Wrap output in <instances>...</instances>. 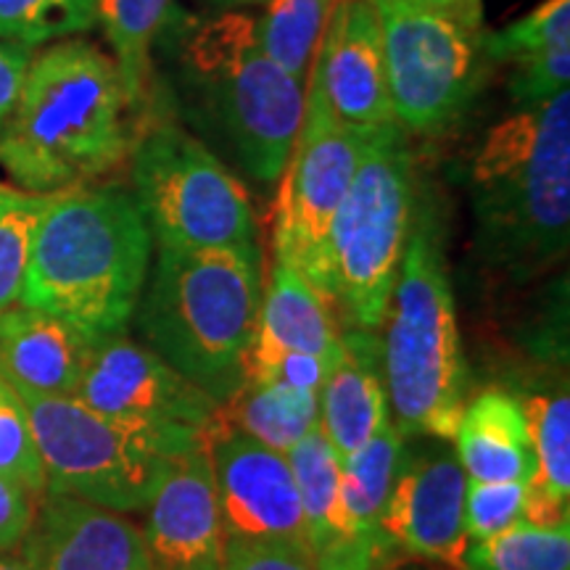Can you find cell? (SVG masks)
Returning <instances> with one entry per match:
<instances>
[{
	"mask_svg": "<svg viewBox=\"0 0 570 570\" xmlns=\"http://www.w3.org/2000/svg\"><path fill=\"white\" fill-rule=\"evenodd\" d=\"M132 111L114 59L92 42H59L30 61L0 127V167L30 194L82 188L132 151Z\"/></svg>",
	"mask_w": 570,
	"mask_h": 570,
	"instance_id": "cell-1",
	"label": "cell"
},
{
	"mask_svg": "<svg viewBox=\"0 0 570 570\" xmlns=\"http://www.w3.org/2000/svg\"><path fill=\"white\" fill-rule=\"evenodd\" d=\"M473 244L491 273L529 283L560 265L570 238V92L515 109L470 164Z\"/></svg>",
	"mask_w": 570,
	"mask_h": 570,
	"instance_id": "cell-2",
	"label": "cell"
},
{
	"mask_svg": "<svg viewBox=\"0 0 570 570\" xmlns=\"http://www.w3.org/2000/svg\"><path fill=\"white\" fill-rule=\"evenodd\" d=\"M154 235L125 190H63L42 214L19 304L63 320L90 344L127 331Z\"/></svg>",
	"mask_w": 570,
	"mask_h": 570,
	"instance_id": "cell-3",
	"label": "cell"
},
{
	"mask_svg": "<svg viewBox=\"0 0 570 570\" xmlns=\"http://www.w3.org/2000/svg\"><path fill=\"white\" fill-rule=\"evenodd\" d=\"M259 309V248H159L135 315L146 346L219 404L244 383Z\"/></svg>",
	"mask_w": 570,
	"mask_h": 570,
	"instance_id": "cell-4",
	"label": "cell"
},
{
	"mask_svg": "<svg viewBox=\"0 0 570 570\" xmlns=\"http://www.w3.org/2000/svg\"><path fill=\"white\" fill-rule=\"evenodd\" d=\"M381 327L383 386L394 425L404 439H452L468 404L470 375L444 244L431 209L420 212L412 225Z\"/></svg>",
	"mask_w": 570,
	"mask_h": 570,
	"instance_id": "cell-5",
	"label": "cell"
},
{
	"mask_svg": "<svg viewBox=\"0 0 570 570\" xmlns=\"http://www.w3.org/2000/svg\"><path fill=\"white\" fill-rule=\"evenodd\" d=\"M183 80L212 132L248 177L283 175L306 111V85L262 53L254 17L223 13L185 35Z\"/></svg>",
	"mask_w": 570,
	"mask_h": 570,
	"instance_id": "cell-6",
	"label": "cell"
},
{
	"mask_svg": "<svg viewBox=\"0 0 570 570\" xmlns=\"http://www.w3.org/2000/svg\"><path fill=\"white\" fill-rule=\"evenodd\" d=\"M17 399L46 468L48 494L77 497L114 512L146 510L177 462L206 441V431L111 417L75 396Z\"/></svg>",
	"mask_w": 570,
	"mask_h": 570,
	"instance_id": "cell-7",
	"label": "cell"
},
{
	"mask_svg": "<svg viewBox=\"0 0 570 570\" xmlns=\"http://www.w3.org/2000/svg\"><path fill=\"white\" fill-rule=\"evenodd\" d=\"M415 209L404 132L391 125L362 138L356 173L331 230V306L354 331H381Z\"/></svg>",
	"mask_w": 570,
	"mask_h": 570,
	"instance_id": "cell-8",
	"label": "cell"
},
{
	"mask_svg": "<svg viewBox=\"0 0 570 570\" xmlns=\"http://www.w3.org/2000/svg\"><path fill=\"white\" fill-rule=\"evenodd\" d=\"M132 185L161 248H259L246 188L202 140L156 125L132 146Z\"/></svg>",
	"mask_w": 570,
	"mask_h": 570,
	"instance_id": "cell-9",
	"label": "cell"
},
{
	"mask_svg": "<svg viewBox=\"0 0 570 570\" xmlns=\"http://www.w3.org/2000/svg\"><path fill=\"white\" fill-rule=\"evenodd\" d=\"M394 122L402 132L439 135L465 114L483 80V27L410 0H373Z\"/></svg>",
	"mask_w": 570,
	"mask_h": 570,
	"instance_id": "cell-10",
	"label": "cell"
},
{
	"mask_svg": "<svg viewBox=\"0 0 570 570\" xmlns=\"http://www.w3.org/2000/svg\"><path fill=\"white\" fill-rule=\"evenodd\" d=\"M362 138L336 119L309 80L302 130L275 202V259L288 262L331 304V230L360 161Z\"/></svg>",
	"mask_w": 570,
	"mask_h": 570,
	"instance_id": "cell-11",
	"label": "cell"
},
{
	"mask_svg": "<svg viewBox=\"0 0 570 570\" xmlns=\"http://www.w3.org/2000/svg\"><path fill=\"white\" fill-rule=\"evenodd\" d=\"M206 444L225 537L309 554L302 497L288 458L225 428H206Z\"/></svg>",
	"mask_w": 570,
	"mask_h": 570,
	"instance_id": "cell-12",
	"label": "cell"
},
{
	"mask_svg": "<svg viewBox=\"0 0 570 570\" xmlns=\"http://www.w3.org/2000/svg\"><path fill=\"white\" fill-rule=\"evenodd\" d=\"M75 399L111 417L196 431H206L217 412L206 391L125 333L92 344Z\"/></svg>",
	"mask_w": 570,
	"mask_h": 570,
	"instance_id": "cell-13",
	"label": "cell"
},
{
	"mask_svg": "<svg viewBox=\"0 0 570 570\" xmlns=\"http://www.w3.org/2000/svg\"><path fill=\"white\" fill-rule=\"evenodd\" d=\"M468 475L446 446L404 454L391 487L381 529L391 550L410 558L462 566Z\"/></svg>",
	"mask_w": 570,
	"mask_h": 570,
	"instance_id": "cell-14",
	"label": "cell"
},
{
	"mask_svg": "<svg viewBox=\"0 0 570 570\" xmlns=\"http://www.w3.org/2000/svg\"><path fill=\"white\" fill-rule=\"evenodd\" d=\"M309 80L323 90L338 122L360 138L396 125L373 0H338L333 6Z\"/></svg>",
	"mask_w": 570,
	"mask_h": 570,
	"instance_id": "cell-15",
	"label": "cell"
},
{
	"mask_svg": "<svg viewBox=\"0 0 570 570\" xmlns=\"http://www.w3.org/2000/svg\"><path fill=\"white\" fill-rule=\"evenodd\" d=\"M146 512L140 531L151 570H225L227 537L206 441L177 462Z\"/></svg>",
	"mask_w": 570,
	"mask_h": 570,
	"instance_id": "cell-16",
	"label": "cell"
},
{
	"mask_svg": "<svg viewBox=\"0 0 570 570\" xmlns=\"http://www.w3.org/2000/svg\"><path fill=\"white\" fill-rule=\"evenodd\" d=\"M30 570H151L142 531L122 512L67 494H42L24 539Z\"/></svg>",
	"mask_w": 570,
	"mask_h": 570,
	"instance_id": "cell-17",
	"label": "cell"
},
{
	"mask_svg": "<svg viewBox=\"0 0 570 570\" xmlns=\"http://www.w3.org/2000/svg\"><path fill=\"white\" fill-rule=\"evenodd\" d=\"M402 431L389 423L348 458L341 460L336 529L320 552L312 554L317 570H377L389 562V539L383 537L381 520L391 487L402 468Z\"/></svg>",
	"mask_w": 570,
	"mask_h": 570,
	"instance_id": "cell-18",
	"label": "cell"
},
{
	"mask_svg": "<svg viewBox=\"0 0 570 570\" xmlns=\"http://www.w3.org/2000/svg\"><path fill=\"white\" fill-rule=\"evenodd\" d=\"M92 344L32 306L0 312V375L17 394L75 396Z\"/></svg>",
	"mask_w": 570,
	"mask_h": 570,
	"instance_id": "cell-19",
	"label": "cell"
},
{
	"mask_svg": "<svg viewBox=\"0 0 570 570\" xmlns=\"http://www.w3.org/2000/svg\"><path fill=\"white\" fill-rule=\"evenodd\" d=\"M283 352H306L336 365L344 341L331 304L288 262L275 259L267 296H262L256 336L246 354L244 383H259Z\"/></svg>",
	"mask_w": 570,
	"mask_h": 570,
	"instance_id": "cell-20",
	"label": "cell"
},
{
	"mask_svg": "<svg viewBox=\"0 0 570 570\" xmlns=\"http://www.w3.org/2000/svg\"><path fill=\"white\" fill-rule=\"evenodd\" d=\"M344 352L317 394V428L341 460L391 423L377 333H341Z\"/></svg>",
	"mask_w": 570,
	"mask_h": 570,
	"instance_id": "cell-21",
	"label": "cell"
},
{
	"mask_svg": "<svg viewBox=\"0 0 570 570\" xmlns=\"http://www.w3.org/2000/svg\"><path fill=\"white\" fill-rule=\"evenodd\" d=\"M458 460L468 481L529 483L533 452L523 404L502 389L470 399L454 428Z\"/></svg>",
	"mask_w": 570,
	"mask_h": 570,
	"instance_id": "cell-22",
	"label": "cell"
},
{
	"mask_svg": "<svg viewBox=\"0 0 570 570\" xmlns=\"http://www.w3.org/2000/svg\"><path fill=\"white\" fill-rule=\"evenodd\" d=\"M523 404L533 475L525 483L523 520L537 525L570 523V396L568 389L533 394Z\"/></svg>",
	"mask_w": 570,
	"mask_h": 570,
	"instance_id": "cell-23",
	"label": "cell"
},
{
	"mask_svg": "<svg viewBox=\"0 0 570 570\" xmlns=\"http://www.w3.org/2000/svg\"><path fill=\"white\" fill-rule=\"evenodd\" d=\"M209 428L246 433L275 452H288L317 428V394L285 383H240L217 404Z\"/></svg>",
	"mask_w": 570,
	"mask_h": 570,
	"instance_id": "cell-24",
	"label": "cell"
},
{
	"mask_svg": "<svg viewBox=\"0 0 570 570\" xmlns=\"http://www.w3.org/2000/svg\"><path fill=\"white\" fill-rule=\"evenodd\" d=\"M175 13V0H98V24L114 51L119 80L138 109L151 80L154 46Z\"/></svg>",
	"mask_w": 570,
	"mask_h": 570,
	"instance_id": "cell-25",
	"label": "cell"
},
{
	"mask_svg": "<svg viewBox=\"0 0 570 570\" xmlns=\"http://www.w3.org/2000/svg\"><path fill=\"white\" fill-rule=\"evenodd\" d=\"M265 11L254 19V38L275 67L302 85L309 82L320 40L333 3L327 0H265Z\"/></svg>",
	"mask_w": 570,
	"mask_h": 570,
	"instance_id": "cell-26",
	"label": "cell"
},
{
	"mask_svg": "<svg viewBox=\"0 0 570 570\" xmlns=\"http://www.w3.org/2000/svg\"><path fill=\"white\" fill-rule=\"evenodd\" d=\"M465 570H570V523H520L489 539L468 541Z\"/></svg>",
	"mask_w": 570,
	"mask_h": 570,
	"instance_id": "cell-27",
	"label": "cell"
},
{
	"mask_svg": "<svg viewBox=\"0 0 570 570\" xmlns=\"http://www.w3.org/2000/svg\"><path fill=\"white\" fill-rule=\"evenodd\" d=\"M288 465L302 497L306 518V541H309V558L325 547L336 529L338 512V483H341V458L327 444L320 428L285 452Z\"/></svg>",
	"mask_w": 570,
	"mask_h": 570,
	"instance_id": "cell-28",
	"label": "cell"
},
{
	"mask_svg": "<svg viewBox=\"0 0 570 570\" xmlns=\"http://www.w3.org/2000/svg\"><path fill=\"white\" fill-rule=\"evenodd\" d=\"M56 196V194H53ZM53 196L0 185V312L19 302L38 225Z\"/></svg>",
	"mask_w": 570,
	"mask_h": 570,
	"instance_id": "cell-29",
	"label": "cell"
},
{
	"mask_svg": "<svg viewBox=\"0 0 570 570\" xmlns=\"http://www.w3.org/2000/svg\"><path fill=\"white\" fill-rule=\"evenodd\" d=\"M98 24V0H0V40L40 46Z\"/></svg>",
	"mask_w": 570,
	"mask_h": 570,
	"instance_id": "cell-30",
	"label": "cell"
},
{
	"mask_svg": "<svg viewBox=\"0 0 570 570\" xmlns=\"http://www.w3.org/2000/svg\"><path fill=\"white\" fill-rule=\"evenodd\" d=\"M562 42H570V0H544L504 30L481 35L483 59L491 63H510Z\"/></svg>",
	"mask_w": 570,
	"mask_h": 570,
	"instance_id": "cell-31",
	"label": "cell"
},
{
	"mask_svg": "<svg viewBox=\"0 0 570 570\" xmlns=\"http://www.w3.org/2000/svg\"><path fill=\"white\" fill-rule=\"evenodd\" d=\"M0 479L19 483L35 499L46 494V468L24 410L9 383L0 389Z\"/></svg>",
	"mask_w": 570,
	"mask_h": 570,
	"instance_id": "cell-32",
	"label": "cell"
},
{
	"mask_svg": "<svg viewBox=\"0 0 570 570\" xmlns=\"http://www.w3.org/2000/svg\"><path fill=\"white\" fill-rule=\"evenodd\" d=\"M570 85V42L510 61V98L518 109L539 106Z\"/></svg>",
	"mask_w": 570,
	"mask_h": 570,
	"instance_id": "cell-33",
	"label": "cell"
},
{
	"mask_svg": "<svg viewBox=\"0 0 570 570\" xmlns=\"http://www.w3.org/2000/svg\"><path fill=\"white\" fill-rule=\"evenodd\" d=\"M525 483L468 481L465 489V537L489 539L523 520Z\"/></svg>",
	"mask_w": 570,
	"mask_h": 570,
	"instance_id": "cell-34",
	"label": "cell"
},
{
	"mask_svg": "<svg viewBox=\"0 0 570 570\" xmlns=\"http://www.w3.org/2000/svg\"><path fill=\"white\" fill-rule=\"evenodd\" d=\"M225 570H317L312 558L302 550L283 544H256L233 541L225 547Z\"/></svg>",
	"mask_w": 570,
	"mask_h": 570,
	"instance_id": "cell-35",
	"label": "cell"
},
{
	"mask_svg": "<svg viewBox=\"0 0 570 570\" xmlns=\"http://www.w3.org/2000/svg\"><path fill=\"white\" fill-rule=\"evenodd\" d=\"M333 365L323 356L306 354V352H283L275 356V362L269 365L267 375L259 383H285V386H294L302 391H312L320 394L323 383L331 375Z\"/></svg>",
	"mask_w": 570,
	"mask_h": 570,
	"instance_id": "cell-36",
	"label": "cell"
},
{
	"mask_svg": "<svg viewBox=\"0 0 570 570\" xmlns=\"http://www.w3.org/2000/svg\"><path fill=\"white\" fill-rule=\"evenodd\" d=\"M35 499L19 483L0 479V552L21 544L35 515Z\"/></svg>",
	"mask_w": 570,
	"mask_h": 570,
	"instance_id": "cell-37",
	"label": "cell"
},
{
	"mask_svg": "<svg viewBox=\"0 0 570 570\" xmlns=\"http://www.w3.org/2000/svg\"><path fill=\"white\" fill-rule=\"evenodd\" d=\"M30 61V48L19 46V42L0 40V127L6 125L13 104H17Z\"/></svg>",
	"mask_w": 570,
	"mask_h": 570,
	"instance_id": "cell-38",
	"label": "cell"
},
{
	"mask_svg": "<svg viewBox=\"0 0 570 570\" xmlns=\"http://www.w3.org/2000/svg\"><path fill=\"white\" fill-rule=\"evenodd\" d=\"M410 3L449 13V17L465 21L470 27H481V0H410Z\"/></svg>",
	"mask_w": 570,
	"mask_h": 570,
	"instance_id": "cell-39",
	"label": "cell"
},
{
	"mask_svg": "<svg viewBox=\"0 0 570 570\" xmlns=\"http://www.w3.org/2000/svg\"><path fill=\"white\" fill-rule=\"evenodd\" d=\"M209 3L217 9H244V6H259L265 0H209Z\"/></svg>",
	"mask_w": 570,
	"mask_h": 570,
	"instance_id": "cell-40",
	"label": "cell"
},
{
	"mask_svg": "<svg viewBox=\"0 0 570 570\" xmlns=\"http://www.w3.org/2000/svg\"><path fill=\"white\" fill-rule=\"evenodd\" d=\"M0 570H30L21 558H3L0 554Z\"/></svg>",
	"mask_w": 570,
	"mask_h": 570,
	"instance_id": "cell-41",
	"label": "cell"
},
{
	"mask_svg": "<svg viewBox=\"0 0 570 570\" xmlns=\"http://www.w3.org/2000/svg\"><path fill=\"white\" fill-rule=\"evenodd\" d=\"M3 383H6V381H3V375H0V389H3Z\"/></svg>",
	"mask_w": 570,
	"mask_h": 570,
	"instance_id": "cell-42",
	"label": "cell"
},
{
	"mask_svg": "<svg viewBox=\"0 0 570 570\" xmlns=\"http://www.w3.org/2000/svg\"><path fill=\"white\" fill-rule=\"evenodd\" d=\"M327 3H333V6H336V3H338V0H327Z\"/></svg>",
	"mask_w": 570,
	"mask_h": 570,
	"instance_id": "cell-43",
	"label": "cell"
}]
</instances>
